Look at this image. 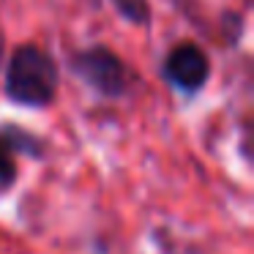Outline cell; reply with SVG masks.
Listing matches in <instances>:
<instances>
[{"label": "cell", "mask_w": 254, "mask_h": 254, "mask_svg": "<svg viewBox=\"0 0 254 254\" xmlns=\"http://www.w3.org/2000/svg\"><path fill=\"white\" fill-rule=\"evenodd\" d=\"M112 6L118 8V14H121L123 19H128V22H134V25H145L150 19L148 0H112Z\"/></svg>", "instance_id": "obj_5"}, {"label": "cell", "mask_w": 254, "mask_h": 254, "mask_svg": "<svg viewBox=\"0 0 254 254\" xmlns=\"http://www.w3.org/2000/svg\"><path fill=\"white\" fill-rule=\"evenodd\" d=\"M58 90V66L44 50L25 44L14 52L6 71V96L22 107H47Z\"/></svg>", "instance_id": "obj_1"}, {"label": "cell", "mask_w": 254, "mask_h": 254, "mask_svg": "<svg viewBox=\"0 0 254 254\" xmlns=\"http://www.w3.org/2000/svg\"><path fill=\"white\" fill-rule=\"evenodd\" d=\"M208 74H210L208 58L197 44H178L164 58V77L186 93H194V90L202 88Z\"/></svg>", "instance_id": "obj_3"}, {"label": "cell", "mask_w": 254, "mask_h": 254, "mask_svg": "<svg viewBox=\"0 0 254 254\" xmlns=\"http://www.w3.org/2000/svg\"><path fill=\"white\" fill-rule=\"evenodd\" d=\"M41 139L19 126H3L0 128V186L17 178V153L41 156Z\"/></svg>", "instance_id": "obj_4"}, {"label": "cell", "mask_w": 254, "mask_h": 254, "mask_svg": "<svg viewBox=\"0 0 254 254\" xmlns=\"http://www.w3.org/2000/svg\"><path fill=\"white\" fill-rule=\"evenodd\" d=\"M71 68L101 96H121L126 90V66L107 47H90V50L74 55Z\"/></svg>", "instance_id": "obj_2"}]
</instances>
